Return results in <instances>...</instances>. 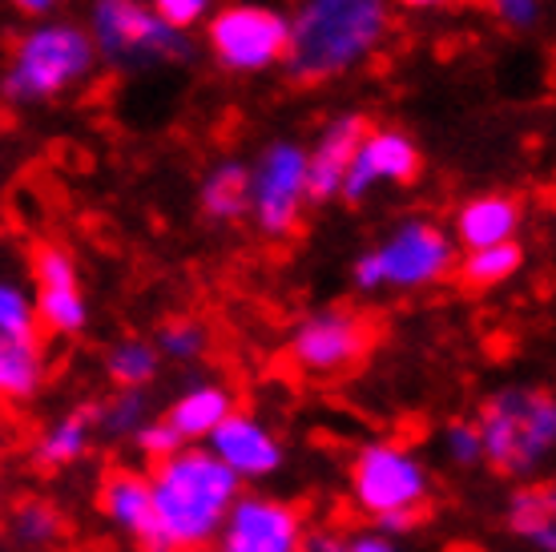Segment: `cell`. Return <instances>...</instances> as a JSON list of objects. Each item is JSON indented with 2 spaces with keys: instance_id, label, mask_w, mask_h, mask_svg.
<instances>
[{
  "instance_id": "obj_14",
  "label": "cell",
  "mask_w": 556,
  "mask_h": 552,
  "mask_svg": "<svg viewBox=\"0 0 556 552\" xmlns=\"http://www.w3.org/2000/svg\"><path fill=\"white\" fill-rule=\"evenodd\" d=\"M98 516L105 520L113 537H122L134 552H162L146 468L117 464V468L105 472L98 484Z\"/></svg>"
},
{
  "instance_id": "obj_13",
  "label": "cell",
  "mask_w": 556,
  "mask_h": 552,
  "mask_svg": "<svg viewBox=\"0 0 556 552\" xmlns=\"http://www.w3.org/2000/svg\"><path fill=\"white\" fill-rule=\"evenodd\" d=\"M33 311L41 331L56 339H73L89 327V299L81 287V271L73 263V254L56 242L33 250Z\"/></svg>"
},
{
  "instance_id": "obj_10",
  "label": "cell",
  "mask_w": 556,
  "mask_h": 552,
  "mask_svg": "<svg viewBox=\"0 0 556 552\" xmlns=\"http://www.w3.org/2000/svg\"><path fill=\"white\" fill-rule=\"evenodd\" d=\"M206 45L214 61L230 73H263L287 57V16L270 4H226L210 16Z\"/></svg>"
},
{
  "instance_id": "obj_3",
  "label": "cell",
  "mask_w": 556,
  "mask_h": 552,
  "mask_svg": "<svg viewBox=\"0 0 556 552\" xmlns=\"http://www.w3.org/2000/svg\"><path fill=\"white\" fill-rule=\"evenodd\" d=\"M348 497L371 528L407 537L416 525H424L435 500V476L416 443L400 436H376L359 443L351 456Z\"/></svg>"
},
{
  "instance_id": "obj_22",
  "label": "cell",
  "mask_w": 556,
  "mask_h": 552,
  "mask_svg": "<svg viewBox=\"0 0 556 552\" xmlns=\"http://www.w3.org/2000/svg\"><path fill=\"white\" fill-rule=\"evenodd\" d=\"M198 202H202V214L214 222L247 218V202H251V170L242 166V162H218V166L202 178Z\"/></svg>"
},
{
  "instance_id": "obj_20",
  "label": "cell",
  "mask_w": 556,
  "mask_h": 552,
  "mask_svg": "<svg viewBox=\"0 0 556 552\" xmlns=\"http://www.w3.org/2000/svg\"><path fill=\"white\" fill-rule=\"evenodd\" d=\"M504 525L525 549L556 552V492L544 480L516 484L504 504Z\"/></svg>"
},
{
  "instance_id": "obj_24",
  "label": "cell",
  "mask_w": 556,
  "mask_h": 552,
  "mask_svg": "<svg viewBox=\"0 0 556 552\" xmlns=\"http://www.w3.org/2000/svg\"><path fill=\"white\" fill-rule=\"evenodd\" d=\"M153 403L146 391H110L101 403H93L98 440L105 443H134L138 431L153 419Z\"/></svg>"
},
{
  "instance_id": "obj_17",
  "label": "cell",
  "mask_w": 556,
  "mask_h": 552,
  "mask_svg": "<svg viewBox=\"0 0 556 552\" xmlns=\"http://www.w3.org/2000/svg\"><path fill=\"white\" fill-rule=\"evenodd\" d=\"M98 448V424H93V407H70V412H56L53 419H45L41 431L33 436V448H28V460L33 468L45 472V476H56V472H73L81 468L85 460L93 456Z\"/></svg>"
},
{
  "instance_id": "obj_36",
  "label": "cell",
  "mask_w": 556,
  "mask_h": 552,
  "mask_svg": "<svg viewBox=\"0 0 556 552\" xmlns=\"http://www.w3.org/2000/svg\"><path fill=\"white\" fill-rule=\"evenodd\" d=\"M395 4H400V9H412V13H424V9H444V4H456V0H395Z\"/></svg>"
},
{
  "instance_id": "obj_19",
  "label": "cell",
  "mask_w": 556,
  "mask_h": 552,
  "mask_svg": "<svg viewBox=\"0 0 556 552\" xmlns=\"http://www.w3.org/2000/svg\"><path fill=\"white\" fill-rule=\"evenodd\" d=\"M516 230H520V202L513 193H480L459 206L452 242H459L464 250L501 247V242H516Z\"/></svg>"
},
{
  "instance_id": "obj_35",
  "label": "cell",
  "mask_w": 556,
  "mask_h": 552,
  "mask_svg": "<svg viewBox=\"0 0 556 552\" xmlns=\"http://www.w3.org/2000/svg\"><path fill=\"white\" fill-rule=\"evenodd\" d=\"M16 4V13H25V16H45V13H53L61 0H13Z\"/></svg>"
},
{
  "instance_id": "obj_12",
  "label": "cell",
  "mask_w": 556,
  "mask_h": 552,
  "mask_svg": "<svg viewBox=\"0 0 556 552\" xmlns=\"http://www.w3.org/2000/svg\"><path fill=\"white\" fill-rule=\"evenodd\" d=\"M202 448H206L210 456L218 460L242 488L275 480L278 472L287 468V443H282V436L266 424L263 415L242 412V407H235V412L226 415Z\"/></svg>"
},
{
  "instance_id": "obj_33",
  "label": "cell",
  "mask_w": 556,
  "mask_h": 552,
  "mask_svg": "<svg viewBox=\"0 0 556 552\" xmlns=\"http://www.w3.org/2000/svg\"><path fill=\"white\" fill-rule=\"evenodd\" d=\"M492 13L504 28H516L525 33L541 21V0H492Z\"/></svg>"
},
{
  "instance_id": "obj_32",
  "label": "cell",
  "mask_w": 556,
  "mask_h": 552,
  "mask_svg": "<svg viewBox=\"0 0 556 552\" xmlns=\"http://www.w3.org/2000/svg\"><path fill=\"white\" fill-rule=\"evenodd\" d=\"M134 448H138L141 456H146L153 464V460H162V456H169V452H178L181 443L174 440V431H169L166 424H162V415H153L150 424H146V428L138 431Z\"/></svg>"
},
{
  "instance_id": "obj_23",
  "label": "cell",
  "mask_w": 556,
  "mask_h": 552,
  "mask_svg": "<svg viewBox=\"0 0 556 552\" xmlns=\"http://www.w3.org/2000/svg\"><path fill=\"white\" fill-rule=\"evenodd\" d=\"M9 537H13L16 549H25V552L56 549L61 537H65V512L45 497L21 500V504H13V512H9Z\"/></svg>"
},
{
  "instance_id": "obj_15",
  "label": "cell",
  "mask_w": 556,
  "mask_h": 552,
  "mask_svg": "<svg viewBox=\"0 0 556 552\" xmlns=\"http://www.w3.org/2000/svg\"><path fill=\"white\" fill-rule=\"evenodd\" d=\"M416 174L419 150L404 129H367L355 158H351L348 178L339 186V198L351 202V206H359L371 190H379V186H404Z\"/></svg>"
},
{
  "instance_id": "obj_27",
  "label": "cell",
  "mask_w": 556,
  "mask_h": 552,
  "mask_svg": "<svg viewBox=\"0 0 556 552\" xmlns=\"http://www.w3.org/2000/svg\"><path fill=\"white\" fill-rule=\"evenodd\" d=\"M153 351L162 355V363H181V367H190V363L206 360L210 351V331L198 323V318H169L157 327V335L150 339Z\"/></svg>"
},
{
  "instance_id": "obj_9",
  "label": "cell",
  "mask_w": 556,
  "mask_h": 552,
  "mask_svg": "<svg viewBox=\"0 0 556 552\" xmlns=\"http://www.w3.org/2000/svg\"><path fill=\"white\" fill-rule=\"evenodd\" d=\"M306 537H311V520L303 504L263 488H242L210 552H299Z\"/></svg>"
},
{
  "instance_id": "obj_7",
  "label": "cell",
  "mask_w": 556,
  "mask_h": 552,
  "mask_svg": "<svg viewBox=\"0 0 556 552\" xmlns=\"http://www.w3.org/2000/svg\"><path fill=\"white\" fill-rule=\"evenodd\" d=\"M89 41L113 65H157L190 57L186 33L169 28L146 0H98L89 16Z\"/></svg>"
},
{
  "instance_id": "obj_30",
  "label": "cell",
  "mask_w": 556,
  "mask_h": 552,
  "mask_svg": "<svg viewBox=\"0 0 556 552\" xmlns=\"http://www.w3.org/2000/svg\"><path fill=\"white\" fill-rule=\"evenodd\" d=\"M210 4H214V0H153L150 9L162 16L169 28L186 33V28H194L198 21H206Z\"/></svg>"
},
{
  "instance_id": "obj_18",
  "label": "cell",
  "mask_w": 556,
  "mask_h": 552,
  "mask_svg": "<svg viewBox=\"0 0 556 552\" xmlns=\"http://www.w3.org/2000/svg\"><path fill=\"white\" fill-rule=\"evenodd\" d=\"M367 129L371 125L359 113H343V117H334L323 129L315 150L306 153V198L311 202H331V198H339V186L348 178L351 158H355Z\"/></svg>"
},
{
  "instance_id": "obj_5",
  "label": "cell",
  "mask_w": 556,
  "mask_h": 552,
  "mask_svg": "<svg viewBox=\"0 0 556 552\" xmlns=\"http://www.w3.org/2000/svg\"><path fill=\"white\" fill-rule=\"evenodd\" d=\"M98 65V49L89 33L70 21H49V25L28 28L16 41L13 61L0 77V93L13 105H33V101H53L89 81Z\"/></svg>"
},
{
  "instance_id": "obj_34",
  "label": "cell",
  "mask_w": 556,
  "mask_h": 552,
  "mask_svg": "<svg viewBox=\"0 0 556 552\" xmlns=\"http://www.w3.org/2000/svg\"><path fill=\"white\" fill-rule=\"evenodd\" d=\"M299 552H343V537L339 532H311Z\"/></svg>"
},
{
  "instance_id": "obj_31",
  "label": "cell",
  "mask_w": 556,
  "mask_h": 552,
  "mask_svg": "<svg viewBox=\"0 0 556 552\" xmlns=\"http://www.w3.org/2000/svg\"><path fill=\"white\" fill-rule=\"evenodd\" d=\"M343 552H412V544H407V537H395V532L367 525L343 537Z\"/></svg>"
},
{
  "instance_id": "obj_21",
  "label": "cell",
  "mask_w": 556,
  "mask_h": 552,
  "mask_svg": "<svg viewBox=\"0 0 556 552\" xmlns=\"http://www.w3.org/2000/svg\"><path fill=\"white\" fill-rule=\"evenodd\" d=\"M49 387L41 339H0V407H28Z\"/></svg>"
},
{
  "instance_id": "obj_28",
  "label": "cell",
  "mask_w": 556,
  "mask_h": 552,
  "mask_svg": "<svg viewBox=\"0 0 556 552\" xmlns=\"http://www.w3.org/2000/svg\"><path fill=\"white\" fill-rule=\"evenodd\" d=\"M0 339H41L33 294L16 278L4 275H0Z\"/></svg>"
},
{
  "instance_id": "obj_6",
  "label": "cell",
  "mask_w": 556,
  "mask_h": 552,
  "mask_svg": "<svg viewBox=\"0 0 556 552\" xmlns=\"http://www.w3.org/2000/svg\"><path fill=\"white\" fill-rule=\"evenodd\" d=\"M456 271V242L435 222L407 218L379 247L363 250L351 278L363 294L379 290H428Z\"/></svg>"
},
{
  "instance_id": "obj_1",
  "label": "cell",
  "mask_w": 556,
  "mask_h": 552,
  "mask_svg": "<svg viewBox=\"0 0 556 552\" xmlns=\"http://www.w3.org/2000/svg\"><path fill=\"white\" fill-rule=\"evenodd\" d=\"M388 0H299L287 16L282 65L299 85H323L367 65L388 41Z\"/></svg>"
},
{
  "instance_id": "obj_26",
  "label": "cell",
  "mask_w": 556,
  "mask_h": 552,
  "mask_svg": "<svg viewBox=\"0 0 556 552\" xmlns=\"http://www.w3.org/2000/svg\"><path fill=\"white\" fill-rule=\"evenodd\" d=\"M520 266H525V250H520V242H501V247L464 250V259L456 263V275L464 287L492 290V287H504L508 278L520 275Z\"/></svg>"
},
{
  "instance_id": "obj_29",
  "label": "cell",
  "mask_w": 556,
  "mask_h": 552,
  "mask_svg": "<svg viewBox=\"0 0 556 552\" xmlns=\"http://www.w3.org/2000/svg\"><path fill=\"white\" fill-rule=\"evenodd\" d=\"M435 448H440V460H444L447 468L456 472L484 468V452H480V436H476L472 419H452V424H444Z\"/></svg>"
},
{
  "instance_id": "obj_4",
  "label": "cell",
  "mask_w": 556,
  "mask_h": 552,
  "mask_svg": "<svg viewBox=\"0 0 556 552\" xmlns=\"http://www.w3.org/2000/svg\"><path fill=\"white\" fill-rule=\"evenodd\" d=\"M476 436L484 468L513 484L541 480L556 452V400L532 384H508L492 391L476 412Z\"/></svg>"
},
{
  "instance_id": "obj_2",
  "label": "cell",
  "mask_w": 556,
  "mask_h": 552,
  "mask_svg": "<svg viewBox=\"0 0 556 552\" xmlns=\"http://www.w3.org/2000/svg\"><path fill=\"white\" fill-rule=\"evenodd\" d=\"M162 552H210L242 484L206 448H178L146 468Z\"/></svg>"
},
{
  "instance_id": "obj_8",
  "label": "cell",
  "mask_w": 556,
  "mask_h": 552,
  "mask_svg": "<svg viewBox=\"0 0 556 552\" xmlns=\"http://www.w3.org/2000/svg\"><path fill=\"white\" fill-rule=\"evenodd\" d=\"M371 347V323L351 306H323L299 318L287 343V360L306 379H339L359 367Z\"/></svg>"
},
{
  "instance_id": "obj_11",
  "label": "cell",
  "mask_w": 556,
  "mask_h": 552,
  "mask_svg": "<svg viewBox=\"0 0 556 552\" xmlns=\"http://www.w3.org/2000/svg\"><path fill=\"white\" fill-rule=\"evenodd\" d=\"M306 206V150L299 141H275L251 166L247 214L266 238H287Z\"/></svg>"
},
{
  "instance_id": "obj_25",
  "label": "cell",
  "mask_w": 556,
  "mask_h": 552,
  "mask_svg": "<svg viewBox=\"0 0 556 552\" xmlns=\"http://www.w3.org/2000/svg\"><path fill=\"white\" fill-rule=\"evenodd\" d=\"M157 375H162V355L153 351L150 339L129 335L105 351V379L113 391H146Z\"/></svg>"
},
{
  "instance_id": "obj_16",
  "label": "cell",
  "mask_w": 556,
  "mask_h": 552,
  "mask_svg": "<svg viewBox=\"0 0 556 552\" xmlns=\"http://www.w3.org/2000/svg\"><path fill=\"white\" fill-rule=\"evenodd\" d=\"M235 407L238 403L230 384L210 375V379H194V384L181 387L178 396L169 400L166 412H162V424L174 431V440L181 448H202Z\"/></svg>"
}]
</instances>
